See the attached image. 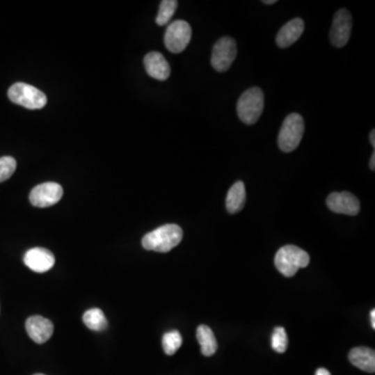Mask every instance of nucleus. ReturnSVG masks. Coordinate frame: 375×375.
Masks as SVG:
<instances>
[{
	"mask_svg": "<svg viewBox=\"0 0 375 375\" xmlns=\"http://www.w3.org/2000/svg\"><path fill=\"white\" fill-rule=\"evenodd\" d=\"M183 239V230L177 224H165L142 239V246L146 250L168 253L177 247Z\"/></svg>",
	"mask_w": 375,
	"mask_h": 375,
	"instance_id": "nucleus-1",
	"label": "nucleus"
},
{
	"mask_svg": "<svg viewBox=\"0 0 375 375\" xmlns=\"http://www.w3.org/2000/svg\"><path fill=\"white\" fill-rule=\"evenodd\" d=\"M274 264L282 276L292 278L301 268L309 266L310 255L295 245H286L276 253Z\"/></svg>",
	"mask_w": 375,
	"mask_h": 375,
	"instance_id": "nucleus-2",
	"label": "nucleus"
},
{
	"mask_svg": "<svg viewBox=\"0 0 375 375\" xmlns=\"http://www.w3.org/2000/svg\"><path fill=\"white\" fill-rule=\"evenodd\" d=\"M264 111V94L260 88L253 87L241 95L237 104L239 118L245 125H255Z\"/></svg>",
	"mask_w": 375,
	"mask_h": 375,
	"instance_id": "nucleus-3",
	"label": "nucleus"
},
{
	"mask_svg": "<svg viewBox=\"0 0 375 375\" xmlns=\"http://www.w3.org/2000/svg\"><path fill=\"white\" fill-rule=\"evenodd\" d=\"M305 134V121L296 113L289 115L278 134V146L284 152H291L298 147Z\"/></svg>",
	"mask_w": 375,
	"mask_h": 375,
	"instance_id": "nucleus-4",
	"label": "nucleus"
},
{
	"mask_svg": "<svg viewBox=\"0 0 375 375\" xmlns=\"http://www.w3.org/2000/svg\"><path fill=\"white\" fill-rule=\"evenodd\" d=\"M10 102L29 110H39L47 104V97L43 92L33 86L24 83H17L8 89Z\"/></svg>",
	"mask_w": 375,
	"mask_h": 375,
	"instance_id": "nucleus-5",
	"label": "nucleus"
},
{
	"mask_svg": "<svg viewBox=\"0 0 375 375\" xmlns=\"http://www.w3.org/2000/svg\"><path fill=\"white\" fill-rule=\"evenodd\" d=\"M237 56V43L232 38L223 37L216 42L212 51V67L218 72H225Z\"/></svg>",
	"mask_w": 375,
	"mask_h": 375,
	"instance_id": "nucleus-6",
	"label": "nucleus"
},
{
	"mask_svg": "<svg viewBox=\"0 0 375 375\" xmlns=\"http://www.w3.org/2000/svg\"><path fill=\"white\" fill-rule=\"evenodd\" d=\"M192 37L190 24L184 20H177L167 27L165 45L173 54H179L187 48Z\"/></svg>",
	"mask_w": 375,
	"mask_h": 375,
	"instance_id": "nucleus-7",
	"label": "nucleus"
},
{
	"mask_svg": "<svg viewBox=\"0 0 375 375\" xmlns=\"http://www.w3.org/2000/svg\"><path fill=\"white\" fill-rule=\"evenodd\" d=\"M353 29V18L351 13L345 8H341L335 14L333 20L330 38L332 43L336 47H344L349 43Z\"/></svg>",
	"mask_w": 375,
	"mask_h": 375,
	"instance_id": "nucleus-8",
	"label": "nucleus"
},
{
	"mask_svg": "<svg viewBox=\"0 0 375 375\" xmlns=\"http://www.w3.org/2000/svg\"><path fill=\"white\" fill-rule=\"evenodd\" d=\"M62 197V186L49 182L33 188L29 194V201L33 207H48L58 203Z\"/></svg>",
	"mask_w": 375,
	"mask_h": 375,
	"instance_id": "nucleus-9",
	"label": "nucleus"
},
{
	"mask_svg": "<svg viewBox=\"0 0 375 375\" xmlns=\"http://www.w3.org/2000/svg\"><path fill=\"white\" fill-rule=\"evenodd\" d=\"M326 205L334 213L356 216L360 212L359 199L349 192L332 193L326 199Z\"/></svg>",
	"mask_w": 375,
	"mask_h": 375,
	"instance_id": "nucleus-10",
	"label": "nucleus"
},
{
	"mask_svg": "<svg viewBox=\"0 0 375 375\" xmlns=\"http://www.w3.org/2000/svg\"><path fill=\"white\" fill-rule=\"evenodd\" d=\"M23 261L26 267L38 273L49 271L56 263L54 253L41 247H35L27 250Z\"/></svg>",
	"mask_w": 375,
	"mask_h": 375,
	"instance_id": "nucleus-11",
	"label": "nucleus"
},
{
	"mask_svg": "<svg viewBox=\"0 0 375 375\" xmlns=\"http://www.w3.org/2000/svg\"><path fill=\"white\" fill-rule=\"evenodd\" d=\"M25 328L29 338L37 344L47 342L54 335L52 322L47 318L39 315L31 316L25 322Z\"/></svg>",
	"mask_w": 375,
	"mask_h": 375,
	"instance_id": "nucleus-12",
	"label": "nucleus"
},
{
	"mask_svg": "<svg viewBox=\"0 0 375 375\" xmlns=\"http://www.w3.org/2000/svg\"><path fill=\"white\" fill-rule=\"evenodd\" d=\"M144 66L146 72L152 79L158 81H166L170 77V66L165 56L160 52L152 51L146 54L144 58Z\"/></svg>",
	"mask_w": 375,
	"mask_h": 375,
	"instance_id": "nucleus-13",
	"label": "nucleus"
},
{
	"mask_svg": "<svg viewBox=\"0 0 375 375\" xmlns=\"http://www.w3.org/2000/svg\"><path fill=\"white\" fill-rule=\"evenodd\" d=\"M303 31H305V22H303V19H293L280 29L278 35H276V44L280 48L290 47L292 44L298 41Z\"/></svg>",
	"mask_w": 375,
	"mask_h": 375,
	"instance_id": "nucleus-14",
	"label": "nucleus"
},
{
	"mask_svg": "<svg viewBox=\"0 0 375 375\" xmlns=\"http://www.w3.org/2000/svg\"><path fill=\"white\" fill-rule=\"evenodd\" d=\"M349 361L363 372L374 374L375 372V353L368 347H356L349 355Z\"/></svg>",
	"mask_w": 375,
	"mask_h": 375,
	"instance_id": "nucleus-15",
	"label": "nucleus"
},
{
	"mask_svg": "<svg viewBox=\"0 0 375 375\" xmlns=\"http://www.w3.org/2000/svg\"><path fill=\"white\" fill-rule=\"evenodd\" d=\"M246 190L243 182H237L228 191L226 196V209L230 214L239 213L244 207Z\"/></svg>",
	"mask_w": 375,
	"mask_h": 375,
	"instance_id": "nucleus-16",
	"label": "nucleus"
},
{
	"mask_svg": "<svg viewBox=\"0 0 375 375\" xmlns=\"http://www.w3.org/2000/svg\"><path fill=\"white\" fill-rule=\"evenodd\" d=\"M197 340L200 344L201 353L205 357H211L217 351L218 343L213 330L205 324L198 326L196 332Z\"/></svg>",
	"mask_w": 375,
	"mask_h": 375,
	"instance_id": "nucleus-17",
	"label": "nucleus"
},
{
	"mask_svg": "<svg viewBox=\"0 0 375 375\" xmlns=\"http://www.w3.org/2000/svg\"><path fill=\"white\" fill-rule=\"evenodd\" d=\"M83 321L88 328L95 330V332H102L108 328V320H106L104 312L97 308L88 310L83 314Z\"/></svg>",
	"mask_w": 375,
	"mask_h": 375,
	"instance_id": "nucleus-18",
	"label": "nucleus"
},
{
	"mask_svg": "<svg viewBox=\"0 0 375 375\" xmlns=\"http://www.w3.org/2000/svg\"><path fill=\"white\" fill-rule=\"evenodd\" d=\"M182 344H183V338H182V335L177 330H171V332L166 333L163 336V349H164L166 355H175L181 349Z\"/></svg>",
	"mask_w": 375,
	"mask_h": 375,
	"instance_id": "nucleus-19",
	"label": "nucleus"
},
{
	"mask_svg": "<svg viewBox=\"0 0 375 375\" xmlns=\"http://www.w3.org/2000/svg\"><path fill=\"white\" fill-rule=\"evenodd\" d=\"M177 4H179V2L175 1V0H163L161 2L160 10H159V14L156 19L158 25L163 26V25H166L170 21V19L175 15V10H177Z\"/></svg>",
	"mask_w": 375,
	"mask_h": 375,
	"instance_id": "nucleus-20",
	"label": "nucleus"
},
{
	"mask_svg": "<svg viewBox=\"0 0 375 375\" xmlns=\"http://www.w3.org/2000/svg\"><path fill=\"white\" fill-rule=\"evenodd\" d=\"M288 336L284 328H274L271 337V346L278 353H284L288 347Z\"/></svg>",
	"mask_w": 375,
	"mask_h": 375,
	"instance_id": "nucleus-21",
	"label": "nucleus"
},
{
	"mask_svg": "<svg viewBox=\"0 0 375 375\" xmlns=\"http://www.w3.org/2000/svg\"><path fill=\"white\" fill-rule=\"evenodd\" d=\"M17 162L12 157L0 158V183L10 179L16 170Z\"/></svg>",
	"mask_w": 375,
	"mask_h": 375,
	"instance_id": "nucleus-22",
	"label": "nucleus"
},
{
	"mask_svg": "<svg viewBox=\"0 0 375 375\" xmlns=\"http://www.w3.org/2000/svg\"><path fill=\"white\" fill-rule=\"evenodd\" d=\"M315 375H330V372H328L326 368H319V369L316 372Z\"/></svg>",
	"mask_w": 375,
	"mask_h": 375,
	"instance_id": "nucleus-23",
	"label": "nucleus"
},
{
	"mask_svg": "<svg viewBox=\"0 0 375 375\" xmlns=\"http://www.w3.org/2000/svg\"><path fill=\"white\" fill-rule=\"evenodd\" d=\"M370 169H372V170H374L375 169V152H374L372 159H370Z\"/></svg>",
	"mask_w": 375,
	"mask_h": 375,
	"instance_id": "nucleus-24",
	"label": "nucleus"
},
{
	"mask_svg": "<svg viewBox=\"0 0 375 375\" xmlns=\"http://www.w3.org/2000/svg\"><path fill=\"white\" fill-rule=\"evenodd\" d=\"M370 143L372 144L374 148L375 147V131L372 129V134H370Z\"/></svg>",
	"mask_w": 375,
	"mask_h": 375,
	"instance_id": "nucleus-25",
	"label": "nucleus"
},
{
	"mask_svg": "<svg viewBox=\"0 0 375 375\" xmlns=\"http://www.w3.org/2000/svg\"><path fill=\"white\" fill-rule=\"evenodd\" d=\"M370 318H372V328H375V311L374 310H372V313H370Z\"/></svg>",
	"mask_w": 375,
	"mask_h": 375,
	"instance_id": "nucleus-26",
	"label": "nucleus"
},
{
	"mask_svg": "<svg viewBox=\"0 0 375 375\" xmlns=\"http://www.w3.org/2000/svg\"><path fill=\"white\" fill-rule=\"evenodd\" d=\"M263 3L274 4V3H276V0H264Z\"/></svg>",
	"mask_w": 375,
	"mask_h": 375,
	"instance_id": "nucleus-27",
	"label": "nucleus"
},
{
	"mask_svg": "<svg viewBox=\"0 0 375 375\" xmlns=\"http://www.w3.org/2000/svg\"><path fill=\"white\" fill-rule=\"evenodd\" d=\"M33 375H45V374H33Z\"/></svg>",
	"mask_w": 375,
	"mask_h": 375,
	"instance_id": "nucleus-28",
	"label": "nucleus"
}]
</instances>
